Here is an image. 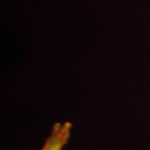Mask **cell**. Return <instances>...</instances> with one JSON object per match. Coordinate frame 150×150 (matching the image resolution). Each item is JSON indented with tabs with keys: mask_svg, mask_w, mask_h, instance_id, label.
I'll list each match as a JSON object with an SVG mask.
<instances>
[{
	"mask_svg": "<svg viewBox=\"0 0 150 150\" xmlns=\"http://www.w3.org/2000/svg\"><path fill=\"white\" fill-rule=\"evenodd\" d=\"M73 123L69 121L57 122L53 125L50 134L38 150H63L69 143Z\"/></svg>",
	"mask_w": 150,
	"mask_h": 150,
	"instance_id": "6da1fadb",
	"label": "cell"
}]
</instances>
